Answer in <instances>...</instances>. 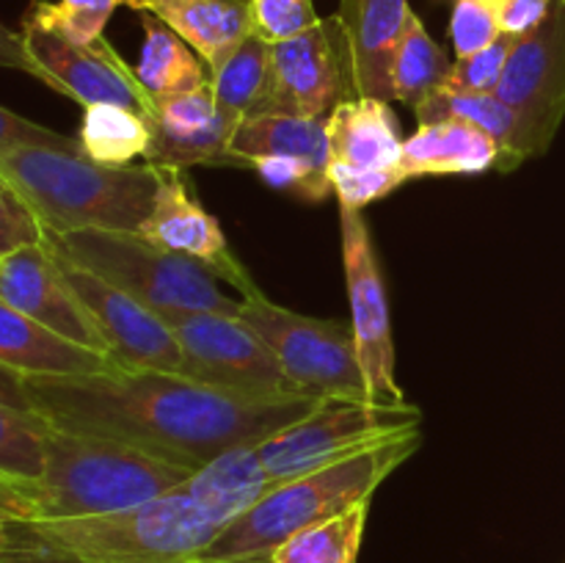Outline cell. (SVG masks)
I'll return each mask as SVG.
<instances>
[{
  "instance_id": "obj_18",
  "label": "cell",
  "mask_w": 565,
  "mask_h": 563,
  "mask_svg": "<svg viewBox=\"0 0 565 563\" xmlns=\"http://www.w3.org/2000/svg\"><path fill=\"white\" fill-rule=\"evenodd\" d=\"M408 0H340L342 33L351 59L353 97H375L392 103V53L412 20Z\"/></svg>"
},
{
  "instance_id": "obj_1",
  "label": "cell",
  "mask_w": 565,
  "mask_h": 563,
  "mask_svg": "<svg viewBox=\"0 0 565 563\" xmlns=\"http://www.w3.org/2000/svg\"><path fill=\"white\" fill-rule=\"evenodd\" d=\"M33 412L47 425L110 436L199 469L230 447L265 442L312 414L326 397H246L160 370L33 375Z\"/></svg>"
},
{
  "instance_id": "obj_12",
  "label": "cell",
  "mask_w": 565,
  "mask_h": 563,
  "mask_svg": "<svg viewBox=\"0 0 565 563\" xmlns=\"http://www.w3.org/2000/svg\"><path fill=\"white\" fill-rule=\"evenodd\" d=\"M20 33L31 59L42 70L44 86L75 99L83 108L97 103L125 105L141 114L152 108V97L143 92L136 70L105 36L92 44H75L25 17Z\"/></svg>"
},
{
  "instance_id": "obj_26",
  "label": "cell",
  "mask_w": 565,
  "mask_h": 563,
  "mask_svg": "<svg viewBox=\"0 0 565 563\" xmlns=\"http://www.w3.org/2000/svg\"><path fill=\"white\" fill-rule=\"evenodd\" d=\"M141 28L143 44L136 75L149 97H174L207 86L210 70L191 44L182 42L166 22L149 11H141Z\"/></svg>"
},
{
  "instance_id": "obj_17",
  "label": "cell",
  "mask_w": 565,
  "mask_h": 563,
  "mask_svg": "<svg viewBox=\"0 0 565 563\" xmlns=\"http://www.w3.org/2000/svg\"><path fill=\"white\" fill-rule=\"evenodd\" d=\"M138 232L147 241L169 248V252H177L182 257H191L196 263L207 265L221 282H230L232 287H237L243 298L259 293L252 274L232 254L218 221L191 193L182 171L163 169L152 210H149L147 221H143Z\"/></svg>"
},
{
  "instance_id": "obj_44",
  "label": "cell",
  "mask_w": 565,
  "mask_h": 563,
  "mask_svg": "<svg viewBox=\"0 0 565 563\" xmlns=\"http://www.w3.org/2000/svg\"><path fill=\"white\" fill-rule=\"evenodd\" d=\"M28 519L17 517V513L6 511V508H0V544H6V541H14L20 539V535L28 533Z\"/></svg>"
},
{
  "instance_id": "obj_31",
  "label": "cell",
  "mask_w": 565,
  "mask_h": 563,
  "mask_svg": "<svg viewBox=\"0 0 565 563\" xmlns=\"http://www.w3.org/2000/svg\"><path fill=\"white\" fill-rule=\"evenodd\" d=\"M44 434L47 423L39 414L17 412L0 403V472L31 491L33 508H36V484L44 469Z\"/></svg>"
},
{
  "instance_id": "obj_24",
  "label": "cell",
  "mask_w": 565,
  "mask_h": 563,
  "mask_svg": "<svg viewBox=\"0 0 565 563\" xmlns=\"http://www.w3.org/2000/svg\"><path fill=\"white\" fill-rule=\"evenodd\" d=\"M232 158L237 169H248L257 158H301L309 163L329 166L326 119L287 114L248 116L232 136Z\"/></svg>"
},
{
  "instance_id": "obj_6",
  "label": "cell",
  "mask_w": 565,
  "mask_h": 563,
  "mask_svg": "<svg viewBox=\"0 0 565 563\" xmlns=\"http://www.w3.org/2000/svg\"><path fill=\"white\" fill-rule=\"evenodd\" d=\"M50 248L121 287L141 304L158 309H204L241 315L243 296H232L221 279L191 257L147 241L141 232L83 230L47 235Z\"/></svg>"
},
{
  "instance_id": "obj_39",
  "label": "cell",
  "mask_w": 565,
  "mask_h": 563,
  "mask_svg": "<svg viewBox=\"0 0 565 563\" xmlns=\"http://www.w3.org/2000/svg\"><path fill=\"white\" fill-rule=\"evenodd\" d=\"M552 3L555 0H502V33L513 39L527 36V33H533L550 17Z\"/></svg>"
},
{
  "instance_id": "obj_30",
  "label": "cell",
  "mask_w": 565,
  "mask_h": 563,
  "mask_svg": "<svg viewBox=\"0 0 565 563\" xmlns=\"http://www.w3.org/2000/svg\"><path fill=\"white\" fill-rule=\"evenodd\" d=\"M367 513L370 502H359L337 517L301 530L274 552L270 563H356Z\"/></svg>"
},
{
  "instance_id": "obj_42",
  "label": "cell",
  "mask_w": 565,
  "mask_h": 563,
  "mask_svg": "<svg viewBox=\"0 0 565 563\" xmlns=\"http://www.w3.org/2000/svg\"><path fill=\"white\" fill-rule=\"evenodd\" d=\"M0 403L9 408H17V412L36 414L33 412V401H31V392H28L25 375L3 368V364H0Z\"/></svg>"
},
{
  "instance_id": "obj_33",
  "label": "cell",
  "mask_w": 565,
  "mask_h": 563,
  "mask_svg": "<svg viewBox=\"0 0 565 563\" xmlns=\"http://www.w3.org/2000/svg\"><path fill=\"white\" fill-rule=\"evenodd\" d=\"M502 0H456L450 14V42L456 59L478 53L505 36L500 22Z\"/></svg>"
},
{
  "instance_id": "obj_3",
  "label": "cell",
  "mask_w": 565,
  "mask_h": 563,
  "mask_svg": "<svg viewBox=\"0 0 565 563\" xmlns=\"http://www.w3.org/2000/svg\"><path fill=\"white\" fill-rule=\"evenodd\" d=\"M419 431L384 442L351 461L285 480L252 511L226 524L196 563H270L274 552L301 530L337 517L359 502L373 500L375 489L414 456Z\"/></svg>"
},
{
  "instance_id": "obj_37",
  "label": "cell",
  "mask_w": 565,
  "mask_h": 563,
  "mask_svg": "<svg viewBox=\"0 0 565 563\" xmlns=\"http://www.w3.org/2000/svg\"><path fill=\"white\" fill-rule=\"evenodd\" d=\"M44 241H47V232L42 221L9 185L0 182V259Z\"/></svg>"
},
{
  "instance_id": "obj_29",
  "label": "cell",
  "mask_w": 565,
  "mask_h": 563,
  "mask_svg": "<svg viewBox=\"0 0 565 563\" xmlns=\"http://www.w3.org/2000/svg\"><path fill=\"white\" fill-rule=\"evenodd\" d=\"M77 144H81V152L94 163L130 166L149 149L147 116L125 105H86Z\"/></svg>"
},
{
  "instance_id": "obj_36",
  "label": "cell",
  "mask_w": 565,
  "mask_h": 563,
  "mask_svg": "<svg viewBox=\"0 0 565 563\" xmlns=\"http://www.w3.org/2000/svg\"><path fill=\"white\" fill-rule=\"evenodd\" d=\"M254 33L276 44L318 25L315 0H248Z\"/></svg>"
},
{
  "instance_id": "obj_27",
  "label": "cell",
  "mask_w": 565,
  "mask_h": 563,
  "mask_svg": "<svg viewBox=\"0 0 565 563\" xmlns=\"http://www.w3.org/2000/svg\"><path fill=\"white\" fill-rule=\"evenodd\" d=\"M417 125H430L441 119H458L467 125L480 127L500 144V169L513 171L524 163L522 158V138H519V121L513 110L502 103L497 94L478 92H458V88L439 86L417 110Z\"/></svg>"
},
{
  "instance_id": "obj_45",
  "label": "cell",
  "mask_w": 565,
  "mask_h": 563,
  "mask_svg": "<svg viewBox=\"0 0 565 563\" xmlns=\"http://www.w3.org/2000/svg\"><path fill=\"white\" fill-rule=\"evenodd\" d=\"M450 3H456V0H450Z\"/></svg>"
},
{
  "instance_id": "obj_2",
  "label": "cell",
  "mask_w": 565,
  "mask_h": 563,
  "mask_svg": "<svg viewBox=\"0 0 565 563\" xmlns=\"http://www.w3.org/2000/svg\"><path fill=\"white\" fill-rule=\"evenodd\" d=\"M163 169L94 163L81 149L25 147L0 155V182L42 221L47 235L83 230L138 232Z\"/></svg>"
},
{
  "instance_id": "obj_9",
  "label": "cell",
  "mask_w": 565,
  "mask_h": 563,
  "mask_svg": "<svg viewBox=\"0 0 565 563\" xmlns=\"http://www.w3.org/2000/svg\"><path fill=\"white\" fill-rule=\"evenodd\" d=\"M182 348V375L246 397H298L268 342L241 318L204 309H158Z\"/></svg>"
},
{
  "instance_id": "obj_7",
  "label": "cell",
  "mask_w": 565,
  "mask_h": 563,
  "mask_svg": "<svg viewBox=\"0 0 565 563\" xmlns=\"http://www.w3.org/2000/svg\"><path fill=\"white\" fill-rule=\"evenodd\" d=\"M419 419L423 412L408 401H323L312 414L259 442V453L270 478L285 484L414 434Z\"/></svg>"
},
{
  "instance_id": "obj_4",
  "label": "cell",
  "mask_w": 565,
  "mask_h": 563,
  "mask_svg": "<svg viewBox=\"0 0 565 563\" xmlns=\"http://www.w3.org/2000/svg\"><path fill=\"white\" fill-rule=\"evenodd\" d=\"M193 469L97 434L47 425L31 522L127 511L180 489Z\"/></svg>"
},
{
  "instance_id": "obj_43",
  "label": "cell",
  "mask_w": 565,
  "mask_h": 563,
  "mask_svg": "<svg viewBox=\"0 0 565 563\" xmlns=\"http://www.w3.org/2000/svg\"><path fill=\"white\" fill-rule=\"evenodd\" d=\"M0 508H6V511L17 513V517L28 519L31 522L33 519V495L25 489L22 484H17L14 478H9V475L0 472Z\"/></svg>"
},
{
  "instance_id": "obj_35",
  "label": "cell",
  "mask_w": 565,
  "mask_h": 563,
  "mask_svg": "<svg viewBox=\"0 0 565 563\" xmlns=\"http://www.w3.org/2000/svg\"><path fill=\"white\" fill-rule=\"evenodd\" d=\"M326 171H329L331 191H334L340 208L351 210H364L367 204L386 199L397 188L406 185V177L401 171H364L342 163H331V160Z\"/></svg>"
},
{
  "instance_id": "obj_10",
  "label": "cell",
  "mask_w": 565,
  "mask_h": 563,
  "mask_svg": "<svg viewBox=\"0 0 565 563\" xmlns=\"http://www.w3.org/2000/svg\"><path fill=\"white\" fill-rule=\"evenodd\" d=\"M497 97L516 116L522 158L544 155L565 119V0H555L550 17L516 39Z\"/></svg>"
},
{
  "instance_id": "obj_20",
  "label": "cell",
  "mask_w": 565,
  "mask_h": 563,
  "mask_svg": "<svg viewBox=\"0 0 565 563\" xmlns=\"http://www.w3.org/2000/svg\"><path fill=\"white\" fill-rule=\"evenodd\" d=\"M0 364L14 373L33 375H92L125 370L114 357L88 351L39 326L0 298Z\"/></svg>"
},
{
  "instance_id": "obj_15",
  "label": "cell",
  "mask_w": 565,
  "mask_h": 563,
  "mask_svg": "<svg viewBox=\"0 0 565 563\" xmlns=\"http://www.w3.org/2000/svg\"><path fill=\"white\" fill-rule=\"evenodd\" d=\"M0 298L53 334L110 357L103 331L64 276L47 241L0 259Z\"/></svg>"
},
{
  "instance_id": "obj_34",
  "label": "cell",
  "mask_w": 565,
  "mask_h": 563,
  "mask_svg": "<svg viewBox=\"0 0 565 563\" xmlns=\"http://www.w3.org/2000/svg\"><path fill=\"white\" fill-rule=\"evenodd\" d=\"M513 44H516L513 36H500L489 47L478 50V53L467 55V59H456L441 86L458 88V92L497 94L502 72H505L508 59L513 53Z\"/></svg>"
},
{
  "instance_id": "obj_8",
  "label": "cell",
  "mask_w": 565,
  "mask_h": 563,
  "mask_svg": "<svg viewBox=\"0 0 565 563\" xmlns=\"http://www.w3.org/2000/svg\"><path fill=\"white\" fill-rule=\"evenodd\" d=\"M241 318L268 342L298 392L326 401H373L351 323L292 312L263 290L243 298Z\"/></svg>"
},
{
  "instance_id": "obj_25",
  "label": "cell",
  "mask_w": 565,
  "mask_h": 563,
  "mask_svg": "<svg viewBox=\"0 0 565 563\" xmlns=\"http://www.w3.org/2000/svg\"><path fill=\"white\" fill-rule=\"evenodd\" d=\"M210 88L218 108L237 125L248 116L268 114L274 97V44L252 33L218 70L210 72Z\"/></svg>"
},
{
  "instance_id": "obj_28",
  "label": "cell",
  "mask_w": 565,
  "mask_h": 563,
  "mask_svg": "<svg viewBox=\"0 0 565 563\" xmlns=\"http://www.w3.org/2000/svg\"><path fill=\"white\" fill-rule=\"evenodd\" d=\"M452 61L447 59L445 47L436 42L423 25L417 14H412L390 66V92L392 99L417 110L436 88L445 83Z\"/></svg>"
},
{
  "instance_id": "obj_19",
  "label": "cell",
  "mask_w": 565,
  "mask_h": 563,
  "mask_svg": "<svg viewBox=\"0 0 565 563\" xmlns=\"http://www.w3.org/2000/svg\"><path fill=\"white\" fill-rule=\"evenodd\" d=\"M331 163L364 171H401V121L386 99L348 97L326 116Z\"/></svg>"
},
{
  "instance_id": "obj_11",
  "label": "cell",
  "mask_w": 565,
  "mask_h": 563,
  "mask_svg": "<svg viewBox=\"0 0 565 563\" xmlns=\"http://www.w3.org/2000/svg\"><path fill=\"white\" fill-rule=\"evenodd\" d=\"M342 268L351 304V331L356 340L359 362L370 397L379 403H406L403 386L395 375V342H392L390 298L373 235L362 210L340 208Z\"/></svg>"
},
{
  "instance_id": "obj_16",
  "label": "cell",
  "mask_w": 565,
  "mask_h": 563,
  "mask_svg": "<svg viewBox=\"0 0 565 563\" xmlns=\"http://www.w3.org/2000/svg\"><path fill=\"white\" fill-rule=\"evenodd\" d=\"M143 116L149 125L147 163L177 171L237 166L230 149L237 121L218 108L210 83L196 92L152 99V108Z\"/></svg>"
},
{
  "instance_id": "obj_13",
  "label": "cell",
  "mask_w": 565,
  "mask_h": 563,
  "mask_svg": "<svg viewBox=\"0 0 565 563\" xmlns=\"http://www.w3.org/2000/svg\"><path fill=\"white\" fill-rule=\"evenodd\" d=\"M348 97H353L351 59L337 14L320 17L309 31L274 44L268 114L326 119Z\"/></svg>"
},
{
  "instance_id": "obj_23",
  "label": "cell",
  "mask_w": 565,
  "mask_h": 563,
  "mask_svg": "<svg viewBox=\"0 0 565 563\" xmlns=\"http://www.w3.org/2000/svg\"><path fill=\"white\" fill-rule=\"evenodd\" d=\"M185 44L196 50L207 70H218L226 55L254 33L248 0H141Z\"/></svg>"
},
{
  "instance_id": "obj_40",
  "label": "cell",
  "mask_w": 565,
  "mask_h": 563,
  "mask_svg": "<svg viewBox=\"0 0 565 563\" xmlns=\"http://www.w3.org/2000/svg\"><path fill=\"white\" fill-rule=\"evenodd\" d=\"M0 563H72V561H66V557H61L58 552L50 550L44 541H39V535L33 533L31 524H28L25 535L0 544Z\"/></svg>"
},
{
  "instance_id": "obj_22",
  "label": "cell",
  "mask_w": 565,
  "mask_h": 563,
  "mask_svg": "<svg viewBox=\"0 0 565 563\" xmlns=\"http://www.w3.org/2000/svg\"><path fill=\"white\" fill-rule=\"evenodd\" d=\"M500 144L480 127L458 119L417 125L414 136L403 141L401 174L408 180L423 177H472L500 169Z\"/></svg>"
},
{
  "instance_id": "obj_32",
  "label": "cell",
  "mask_w": 565,
  "mask_h": 563,
  "mask_svg": "<svg viewBox=\"0 0 565 563\" xmlns=\"http://www.w3.org/2000/svg\"><path fill=\"white\" fill-rule=\"evenodd\" d=\"M121 6L138 11V14L143 11L141 0H55V3L36 0L25 11V20L39 22L75 44H92L103 39L105 25Z\"/></svg>"
},
{
  "instance_id": "obj_5",
  "label": "cell",
  "mask_w": 565,
  "mask_h": 563,
  "mask_svg": "<svg viewBox=\"0 0 565 563\" xmlns=\"http://www.w3.org/2000/svg\"><path fill=\"white\" fill-rule=\"evenodd\" d=\"M31 530L72 563H196L221 533L182 489L127 511L31 522Z\"/></svg>"
},
{
  "instance_id": "obj_21",
  "label": "cell",
  "mask_w": 565,
  "mask_h": 563,
  "mask_svg": "<svg viewBox=\"0 0 565 563\" xmlns=\"http://www.w3.org/2000/svg\"><path fill=\"white\" fill-rule=\"evenodd\" d=\"M268 467L259 453V442L230 447L213 461L193 469L191 478L180 486L221 530L252 511L268 491L276 489Z\"/></svg>"
},
{
  "instance_id": "obj_41",
  "label": "cell",
  "mask_w": 565,
  "mask_h": 563,
  "mask_svg": "<svg viewBox=\"0 0 565 563\" xmlns=\"http://www.w3.org/2000/svg\"><path fill=\"white\" fill-rule=\"evenodd\" d=\"M0 66H3V70L25 72V75L36 77V81L44 83L42 70H39L36 61H33L31 53H28L22 33L11 31V28H6L3 22H0Z\"/></svg>"
},
{
  "instance_id": "obj_14",
  "label": "cell",
  "mask_w": 565,
  "mask_h": 563,
  "mask_svg": "<svg viewBox=\"0 0 565 563\" xmlns=\"http://www.w3.org/2000/svg\"><path fill=\"white\" fill-rule=\"evenodd\" d=\"M50 246V243H47ZM55 254V252H53ZM61 270L75 287L81 301L92 312L94 323L103 331L110 357L125 370H160V373H182V348L174 331L152 307L141 304L121 287L99 279L92 270L81 268L72 259L55 254Z\"/></svg>"
},
{
  "instance_id": "obj_38",
  "label": "cell",
  "mask_w": 565,
  "mask_h": 563,
  "mask_svg": "<svg viewBox=\"0 0 565 563\" xmlns=\"http://www.w3.org/2000/svg\"><path fill=\"white\" fill-rule=\"evenodd\" d=\"M25 147L81 149V144H77V138L61 136V132L50 130V127L44 125H36V121L25 119V116L14 114V110L0 105V155Z\"/></svg>"
}]
</instances>
